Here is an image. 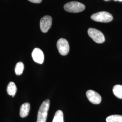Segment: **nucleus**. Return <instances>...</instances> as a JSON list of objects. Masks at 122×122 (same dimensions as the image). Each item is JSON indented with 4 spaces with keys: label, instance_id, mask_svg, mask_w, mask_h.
<instances>
[{
    "label": "nucleus",
    "instance_id": "obj_1",
    "mask_svg": "<svg viewBox=\"0 0 122 122\" xmlns=\"http://www.w3.org/2000/svg\"><path fill=\"white\" fill-rule=\"evenodd\" d=\"M50 106V100H44L39 108L37 122H46L48 112Z\"/></svg>",
    "mask_w": 122,
    "mask_h": 122
},
{
    "label": "nucleus",
    "instance_id": "obj_2",
    "mask_svg": "<svg viewBox=\"0 0 122 122\" xmlns=\"http://www.w3.org/2000/svg\"><path fill=\"white\" fill-rule=\"evenodd\" d=\"M64 8L66 11L71 13H79L85 9V5L77 1H71L66 3Z\"/></svg>",
    "mask_w": 122,
    "mask_h": 122
},
{
    "label": "nucleus",
    "instance_id": "obj_3",
    "mask_svg": "<svg viewBox=\"0 0 122 122\" xmlns=\"http://www.w3.org/2000/svg\"><path fill=\"white\" fill-rule=\"evenodd\" d=\"M91 19L96 22L108 23L113 20V17L108 12L101 11L93 14L91 16Z\"/></svg>",
    "mask_w": 122,
    "mask_h": 122
},
{
    "label": "nucleus",
    "instance_id": "obj_4",
    "mask_svg": "<svg viewBox=\"0 0 122 122\" xmlns=\"http://www.w3.org/2000/svg\"><path fill=\"white\" fill-rule=\"evenodd\" d=\"M88 34L96 43L102 44L105 41V36L103 34L96 29L89 28L88 30Z\"/></svg>",
    "mask_w": 122,
    "mask_h": 122
},
{
    "label": "nucleus",
    "instance_id": "obj_5",
    "mask_svg": "<svg viewBox=\"0 0 122 122\" xmlns=\"http://www.w3.org/2000/svg\"><path fill=\"white\" fill-rule=\"evenodd\" d=\"M57 46L58 52L61 55L66 56L69 52V44L66 39L61 38L59 39L57 42Z\"/></svg>",
    "mask_w": 122,
    "mask_h": 122
},
{
    "label": "nucleus",
    "instance_id": "obj_6",
    "mask_svg": "<svg viewBox=\"0 0 122 122\" xmlns=\"http://www.w3.org/2000/svg\"><path fill=\"white\" fill-rule=\"evenodd\" d=\"M52 18L49 15H46L42 18L40 21V29L42 32L47 33L51 27Z\"/></svg>",
    "mask_w": 122,
    "mask_h": 122
},
{
    "label": "nucleus",
    "instance_id": "obj_7",
    "mask_svg": "<svg viewBox=\"0 0 122 122\" xmlns=\"http://www.w3.org/2000/svg\"><path fill=\"white\" fill-rule=\"evenodd\" d=\"M88 99L93 104L98 105L100 104L102 98L99 94L93 90H89L86 93Z\"/></svg>",
    "mask_w": 122,
    "mask_h": 122
},
{
    "label": "nucleus",
    "instance_id": "obj_8",
    "mask_svg": "<svg viewBox=\"0 0 122 122\" xmlns=\"http://www.w3.org/2000/svg\"><path fill=\"white\" fill-rule=\"evenodd\" d=\"M32 57L34 61L39 64L44 62V54L43 51L39 48H35L32 53Z\"/></svg>",
    "mask_w": 122,
    "mask_h": 122
},
{
    "label": "nucleus",
    "instance_id": "obj_9",
    "mask_svg": "<svg viewBox=\"0 0 122 122\" xmlns=\"http://www.w3.org/2000/svg\"><path fill=\"white\" fill-rule=\"evenodd\" d=\"M30 104L29 103H25L22 104L20 108V114L21 118L27 117L30 112Z\"/></svg>",
    "mask_w": 122,
    "mask_h": 122
},
{
    "label": "nucleus",
    "instance_id": "obj_10",
    "mask_svg": "<svg viewBox=\"0 0 122 122\" xmlns=\"http://www.w3.org/2000/svg\"><path fill=\"white\" fill-rule=\"evenodd\" d=\"M16 92L17 87L15 84L13 82H10L7 87V92L8 94L13 97L15 96Z\"/></svg>",
    "mask_w": 122,
    "mask_h": 122
},
{
    "label": "nucleus",
    "instance_id": "obj_11",
    "mask_svg": "<svg viewBox=\"0 0 122 122\" xmlns=\"http://www.w3.org/2000/svg\"><path fill=\"white\" fill-rule=\"evenodd\" d=\"M113 92L114 96L119 99H122V85H117L113 86Z\"/></svg>",
    "mask_w": 122,
    "mask_h": 122
},
{
    "label": "nucleus",
    "instance_id": "obj_12",
    "mask_svg": "<svg viewBox=\"0 0 122 122\" xmlns=\"http://www.w3.org/2000/svg\"><path fill=\"white\" fill-rule=\"evenodd\" d=\"M107 122H122V115H112L106 119Z\"/></svg>",
    "mask_w": 122,
    "mask_h": 122
},
{
    "label": "nucleus",
    "instance_id": "obj_13",
    "mask_svg": "<svg viewBox=\"0 0 122 122\" xmlns=\"http://www.w3.org/2000/svg\"><path fill=\"white\" fill-rule=\"evenodd\" d=\"M52 122H64L63 113L60 110H57L54 115Z\"/></svg>",
    "mask_w": 122,
    "mask_h": 122
},
{
    "label": "nucleus",
    "instance_id": "obj_14",
    "mask_svg": "<svg viewBox=\"0 0 122 122\" xmlns=\"http://www.w3.org/2000/svg\"><path fill=\"white\" fill-rule=\"evenodd\" d=\"M24 69V65L22 62H19L16 64L15 71L16 75L18 76L21 75Z\"/></svg>",
    "mask_w": 122,
    "mask_h": 122
},
{
    "label": "nucleus",
    "instance_id": "obj_15",
    "mask_svg": "<svg viewBox=\"0 0 122 122\" xmlns=\"http://www.w3.org/2000/svg\"><path fill=\"white\" fill-rule=\"evenodd\" d=\"M34 3H40L42 2V0H28Z\"/></svg>",
    "mask_w": 122,
    "mask_h": 122
},
{
    "label": "nucleus",
    "instance_id": "obj_16",
    "mask_svg": "<svg viewBox=\"0 0 122 122\" xmlns=\"http://www.w3.org/2000/svg\"><path fill=\"white\" fill-rule=\"evenodd\" d=\"M119 0V1H122V0Z\"/></svg>",
    "mask_w": 122,
    "mask_h": 122
},
{
    "label": "nucleus",
    "instance_id": "obj_17",
    "mask_svg": "<svg viewBox=\"0 0 122 122\" xmlns=\"http://www.w3.org/2000/svg\"></svg>",
    "mask_w": 122,
    "mask_h": 122
},
{
    "label": "nucleus",
    "instance_id": "obj_18",
    "mask_svg": "<svg viewBox=\"0 0 122 122\" xmlns=\"http://www.w3.org/2000/svg\"></svg>",
    "mask_w": 122,
    "mask_h": 122
}]
</instances>
